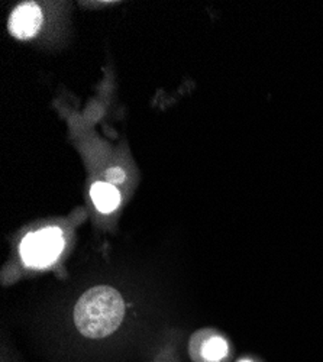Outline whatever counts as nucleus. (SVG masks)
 <instances>
[{
	"label": "nucleus",
	"mask_w": 323,
	"mask_h": 362,
	"mask_svg": "<svg viewBox=\"0 0 323 362\" xmlns=\"http://www.w3.org/2000/svg\"><path fill=\"white\" fill-rule=\"evenodd\" d=\"M199 355L203 362H226L230 356V344L221 334H209L201 339Z\"/></svg>",
	"instance_id": "nucleus-4"
},
{
	"label": "nucleus",
	"mask_w": 323,
	"mask_h": 362,
	"mask_svg": "<svg viewBox=\"0 0 323 362\" xmlns=\"http://www.w3.org/2000/svg\"><path fill=\"white\" fill-rule=\"evenodd\" d=\"M64 250L63 232L58 228H45L29 233L19 247L23 262L29 267L44 268L57 261Z\"/></svg>",
	"instance_id": "nucleus-2"
},
{
	"label": "nucleus",
	"mask_w": 323,
	"mask_h": 362,
	"mask_svg": "<svg viewBox=\"0 0 323 362\" xmlns=\"http://www.w3.org/2000/svg\"><path fill=\"white\" fill-rule=\"evenodd\" d=\"M122 294L109 286L87 290L74 306V325L89 339H102L112 335L125 317Z\"/></svg>",
	"instance_id": "nucleus-1"
},
{
	"label": "nucleus",
	"mask_w": 323,
	"mask_h": 362,
	"mask_svg": "<svg viewBox=\"0 0 323 362\" xmlns=\"http://www.w3.org/2000/svg\"><path fill=\"white\" fill-rule=\"evenodd\" d=\"M42 23V12L35 4L19 5L11 15L9 31L15 38H33Z\"/></svg>",
	"instance_id": "nucleus-3"
},
{
	"label": "nucleus",
	"mask_w": 323,
	"mask_h": 362,
	"mask_svg": "<svg viewBox=\"0 0 323 362\" xmlns=\"http://www.w3.org/2000/svg\"><path fill=\"white\" fill-rule=\"evenodd\" d=\"M238 362H258V361H257V359H254V358H249V356H248V358H242V359H240Z\"/></svg>",
	"instance_id": "nucleus-7"
},
{
	"label": "nucleus",
	"mask_w": 323,
	"mask_h": 362,
	"mask_svg": "<svg viewBox=\"0 0 323 362\" xmlns=\"http://www.w3.org/2000/svg\"><path fill=\"white\" fill-rule=\"evenodd\" d=\"M90 196L96 209L102 214L113 212L121 203L119 190L110 183H103V181H98L92 186Z\"/></svg>",
	"instance_id": "nucleus-5"
},
{
	"label": "nucleus",
	"mask_w": 323,
	"mask_h": 362,
	"mask_svg": "<svg viewBox=\"0 0 323 362\" xmlns=\"http://www.w3.org/2000/svg\"><path fill=\"white\" fill-rule=\"evenodd\" d=\"M105 177H106V180H107V183H110V185L114 186V185L124 183V181L127 180V173H125L122 168H119V167H110V168L106 171Z\"/></svg>",
	"instance_id": "nucleus-6"
}]
</instances>
